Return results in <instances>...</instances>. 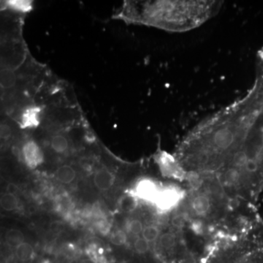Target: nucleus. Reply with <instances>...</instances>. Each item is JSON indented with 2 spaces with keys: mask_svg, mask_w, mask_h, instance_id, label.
I'll return each mask as SVG.
<instances>
[{
  "mask_svg": "<svg viewBox=\"0 0 263 263\" xmlns=\"http://www.w3.org/2000/svg\"><path fill=\"white\" fill-rule=\"evenodd\" d=\"M223 3L213 0L127 2L120 16L129 23L156 27L170 33H186L214 17Z\"/></svg>",
  "mask_w": 263,
  "mask_h": 263,
  "instance_id": "nucleus-1",
  "label": "nucleus"
},
{
  "mask_svg": "<svg viewBox=\"0 0 263 263\" xmlns=\"http://www.w3.org/2000/svg\"><path fill=\"white\" fill-rule=\"evenodd\" d=\"M182 189L173 185L162 186L154 205L161 213H166L175 208L184 198Z\"/></svg>",
  "mask_w": 263,
  "mask_h": 263,
  "instance_id": "nucleus-2",
  "label": "nucleus"
},
{
  "mask_svg": "<svg viewBox=\"0 0 263 263\" xmlns=\"http://www.w3.org/2000/svg\"><path fill=\"white\" fill-rule=\"evenodd\" d=\"M156 163L162 174L168 178L181 180L186 178L183 167L174 156L165 151H160L156 154Z\"/></svg>",
  "mask_w": 263,
  "mask_h": 263,
  "instance_id": "nucleus-3",
  "label": "nucleus"
},
{
  "mask_svg": "<svg viewBox=\"0 0 263 263\" xmlns=\"http://www.w3.org/2000/svg\"><path fill=\"white\" fill-rule=\"evenodd\" d=\"M161 187L162 186H159L154 179L148 177H143L135 183L132 189V194L138 200L149 202L154 205Z\"/></svg>",
  "mask_w": 263,
  "mask_h": 263,
  "instance_id": "nucleus-4",
  "label": "nucleus"
},
{
  "mask_svg": "<svg viewBox=\"0 0 263 263\" xmlns=\"http://www.w3.org/2000/svg\"><path fill=\"white\" fill-rule=\"evenodd\" d=\"M21 156L29 168L35 169L44 162V153L40 145L34 140H27L22 145Z\"/></svg>",
  "mask_w": 263,
  "mask_h": 263,
  "instance_id": "nucleus-5",
  "label": "nucleus"
},
{
  "mask_svg": "<svg viewBox=\"0 0 263 263\" xmlns=\"http://www.w3.org/2000/svg\"><path fill=\"white\" fill-rule=\"evenodd\" d=\"M43 115V108L37 105H28L24 108L19 116V125L22 129L38 127Z\"/></svg>",
  "mask_w": 263,
  "mask_h": 263,
  "instance_id": "nucleus-6",
  "label": "nucleus"
},
{
  "mask_svg": "<svg viewBox=\"0 0 263 263\" xmlns=\"http://www.w3.org/2000/svg\"><path fill=\"white\" fill-rule=\"evenodd\" d=\"M94 184L98 190L107 192L110 190L115 183V176L112 172L105 168L98 169L93 178Z\"/></svg>",
  "mask_w": 263,
  "mask_h": 263,
  "instance_id": "nucleus-7",
  "label": "nucleus"
},
{
  "mask_svg": "<svg viewBox=\"0 0 263 263\" xmlns=\"http://www.w3.org/2000/svg\"><path fill=\"white\" fill-rule=\"evenodd\" d=\"M192 208L197 216H204L208 214L210 209V202L208 196L203 193L197 194L192 199Z\"/></svg>",
  "mask_w": 263,
  "mask_h": 263,
  "instance_id": "nucleus-8",
  "label": "nucleus"
},
{
  "mask_svg": "<svg viewBox=\"0 0 263 263\" xmlns=\"http://www.w3.org/2000/svg\"><path fill=\"white\" fill-rule=\"evenodd\" d=\"M14 255L19 262L27 263L33 260L35 253L33 245L27 242H23L15 246Z\"/></svg>",
  "mask_w": 263,
  "mask_h": 263,
  "instance_id": "nucleus-9",
  "label": "nucleus"
},
{
  "mask_svg": "<svg viewBox=\"0 0 263 263\" xmlns=\"http://www.w3.org/2000/svg\"><path fill=\"white\" fill-rule=\"evenodd\" d=\"M17 76L12 68H2L0 74V84L5 90L13 89L17 85Z\"/></svg>",
  "mask_w": 263,
  "mask_h": 263,
  "instance_id": "nucleus-10",
  "label": "nucleus"
},
{
  "mask_svg": "<svg viewBox=\"0 0 263 263\" xmlns=\"http://www.w3.org/2000/svg\"><path fill=\"white\" fill-rule=\"evenodd\" d=\"M57 181L63 184H70L76 179V172L70 165H62L56 171Z\"/></svg>",
  "mask_w": 263,
  "mask_h": 263,
  "instance_id": "nucleus-11",
  "label": "nucleus"
},
{
  "mask_svg": "<svg viewBox=\"0 0 263 263\" xmlns=\"http://www.w3.org/2000/svg\"><path fill=\"white\" fill-rule=\"evenodd\" d=\"M50 144L53 151L58 154H65L70 149L69 140L62 134H56L52 136Z\"/></svg>",
  "mask_w": 263,
  "mask_h": 263,
  "instance_id": "nucleus-12",
  "label": "nucleus"
},
{
  "mask_svg": "<svg viewBox=\"0 0 263 263\" xmlns=\"http://www.w3.org/2000/svg\"><path fill=\"white\" fill-rule=\"evenodd\" d=\"M7 9L19 14H27L33 10V2L26 0H14L5 2Z\"/></svg>",
  "mask_w": 263,
  "mask_h": 263,
  "instance_id": "nucleus-13",
  "label": "nucleus"
},
{
  "mask_svg": "<svg viewBox=\"0 0 263 263\" xmlns=\"http://www.w3.org/2000/svg\"><path fill=\"white\" fill-rule=\"evenodd\" d=\"M241 176V171L240 170L235 167H230L224 172L223 178L226 185L235 186L240 184Z\"/></svg>",
  "mask_w": 263,
  "mask_h": 263,
  "instance_id": "nucleus-14",
  "label": "nucleus"
},
{
  "mask_svg": "<svg viewBox=\"0 0 263 263\" xmlns=\"http://www.w3.org/2000/svg\"><path fill=\"white\" fill-rule=\"evenodd\" d=\"M1 207L6 211H13L19 207V200L13 193H5L1 197Z\"/></svg>",
  "mask_w": 263,
  "mask_h": 263,
  "instance_id": "nucleus-15",
  "label": "nucleus"
},
{
  "mask_svg": "<svg viewBox=\"0 0 263 263\" xmlns=\"http://www.w3.org/2000/svg\"><path fill=\"white\" fill-rule=\"evenodd\" d=\"M137 205L138 199L132 194L123 196L119 201V209L124 212H131L136 208Z\"/></svg>",
  "mask_w": 263,
  "mask_h": 263,
  "instance_id": "nucleus-16",
  "label": "nucleus"
},
{
  "mask_svg": "<svg viewBox=\"0 0 263 263\" xmlns=\"http://www.w3.org/2000/svg\"><path fill=\"white\" fill-rule=\"evenodd\" d=\"M6 242L12 246H17L25 242V236L22 231L17 229H10L6 233Z\"/></svg>",
  "mask_w": 263,
  "mask_h": 263,
  "instance_id": "nucleus-17",
  "label": "nucleus"
},
{
  "mask_svg": "<svg viewBox=\"0 0 263 263\" xmlns=\"http://www.w3.org/2000/svg\"><path fill=\"white\" fill-rule=\"evenodd\" d=\"M160 231L157 226L150 225L144 227L142 235L144 239H146L149 243H152L159 237Z\"/></svg>",
  "mask_w": 263,
  "mask_h": 263,
  "instance_id": "nucleus-18",
  "label": "nucleus"
},
{
  "mask_svg": "<svg viewBox=\"0 0 263 263\" xmlns=\"http://www.w3.org/2000/svg\"><path fill=\"white\" fill-rule=\"evenodd\" d=\"M143 224L141 221L138 219H132L129 220L126 224V229L128 233L133 235H138L143 232Z\"/></svg>",
  "mask_w": 263,
  "mask_h": 263,
  "instance_id": "nucleus-19",
  "label": "nucleus"
},
{
  "mask_svg": "<svg viewBox=\"0 0 263 263\" xmlns=\"http://www.w3.org/2000/svg\"><path fill=\"white\" fill-rule=\"evenodd\" d=\"M159 243L161 248L163 249L168 250L173 248L176 243V239L173 234L164 233L159 237Z\"/></svg>",
  "mask_w": 263,
  "mask_h": 263,
  "instance_id": "nucleus-20",
  "label": "nucleus"
},
{
  "mask_svg": "<svg viewBox=\"0 0 263 263\" xmlns=\"http://www.w3.org/2000/svg\"><path fill=\"white\" fill-rule=\"evenodd\" d=\"M110 241L115 245H123L127 242V237L126 232L122 229H116L110 235Z\"/></svg>",
  "mask_w": 263,
  "mask_h": 263,
  "instance_id": "nucleus-21",
  "label": "nucleus"
},
{
  "mask_svg": "<svg viewBox=\"0 0 263 263\" xmlns=\"http://www.w3.org/2000/svg\"><path fill=\"white\" fill-rule=\"evenodd\" d=\"M135 251L139 254H145L149 251V243L143 238V237H138L135 240L134 243Z\"/></svg>",
  "mask_w": 263,
  "mask_h": 263,
  "instance_id": "nucleus-22",
  "label": "nucleus"
},
{
  "mask_svg": "<svg viewBox=\"0 0 263 263\" xmlns=\"http://www.w3.org/2000/svg\"><path fill=\"white\" fill-rule=\"evenodd\" d=\"M95 225L97 231L103 235H107V234L109 233L110 230H111V223L107 219V217L96 220L95 221Z\"/></svg>",
  "mask_w": 263,
  "mask_h": 263,
  "instance_id": "nucleus-23",
  "label": "nucleus"
},
{
  "mask_svg": "<svg viewBox=\"0 0 263 263\" xmlns=\"http://www.w3.org/2000/svg\"><path fill=\"white\" fill-rule=\"evenodd\" d=\"M57 208L64 214H69L73 209V203L68 197H62L57 202Z\"/></svg>",
  "mask_w": 263,
  "mask_h": 263,
  "instance_id": "nucleus-24",
  "label": "nucleus"
},
{
  "mask_svg": "<svg viewBox=\"0 0 263 263\" xmlns=\"http://www.w3.org/2000/svg\"><path fill=\"white\" fill-rule=\"evenodd\" d=\"M186 178H187L189 184L193 189H198L200 186V176L195 172H190L186 173Z\"/></svg>",
  "mask_w": 263,
  "mask_h": 263,
  "instance_id": "nucleus-25",
  "label": "nucleus"
},
{
  "mask_svg": "<svg viewBox=\"0 0 263 263\" xmlns=\"http://www.w3.org/2000/svg\"><path fill=\"white\" fill-rule=\"evenodd\" d=\"M192 229L196 234H202L203 232V225L200 221H194L192 223Z\"/></svg>",
  "mask_w": 263,
  "mask_h": 263,
  "instance_id": "nucleus-26",
  "label": "nucleus"
},
{
  "mask_svg": "<svg viewBox=\"0 0 263 263\" xmlns=\"http://www.w3.org/2000/svg\"><path fill=\"white\" fill-rule=\"evenodd\" d=\"M11 135V130L9 127L6 125H2L1 127V138L2 139H9Z\"/></svg>",
  "mask_w": 263,
  "mask_h": 263,
  "instance_id": "nucleus-27",
  "label": "nucleus"
},
{
  "mask_svg": "<svg viewBox=\"0 0 263 263\" xmlns=\"http://www.w3.org/2000/svg\"><path fill=\"white\" fill-rule=\"evenodd\" d=\"M256 70H259L263 75V48L259 51V53H258Z\"/></svg>",
  "mask_w": 263,
  "mask_h": 263,
  "instance_id": "nucleus-28",
  "label": "nucleus"
}]
</instances>
